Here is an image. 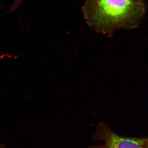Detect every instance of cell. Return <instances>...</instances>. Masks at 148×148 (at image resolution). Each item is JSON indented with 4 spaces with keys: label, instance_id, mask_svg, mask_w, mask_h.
<instances>
[{
    "label": "cell",
    "instance_id": "cell-1",
    "mask_svg": "<svg viewBox=\"0 0 148 148\" xmlns=\"http://www.w3.org/2000/svg\"><path fill=\"white\" fill-rule=\"evenodd\" d=\"M82 11L92 30L109 37L140 26L147 11L145 0H85Z\"/></svg>",
    "mask_w": 148,
    "mask_h": 148
},
{
    "label": "cell",
    "instance_id": "cell-2",
    "mask_svg": "<svg viewBox=\"0 0 148 148\" xmlns=\"http://www.w3.org/2000/svg\"><path fill=\"white\" fill-rule=\"evenodd\" d=\"M92 139L95 141H103V144L90 145L88 148H148V138L121 136L103 122L98 125Z\"/></svg>",
    "mask_w": 148,
    "mask_h": 148
},
{
    "label": "cell",
    "instance_id": "cell-3",
    "mask_svg": "<svg viewBox=\"0 0 148 148\" xmlns=\"http://www.w3.org/2000/svg\"><path fill=\"white\" fill-rule=\"evenodd\" d=\"M24 0H14L12 5L11 6V8L10 11H14L18 9Z\"/></svg>",
    "mask_w": 148,
    "mask_h": 148
},
{
    "label": "cell",
    "instance_id": "cell-4",
    "mask_svg": "<svg viewBox=\"0 0 148 148\" xmlns=\"http://www.w3.org/2000/svg\"><path fill=\"white\" fill-rule=\"evenodd\" d=\"M0 148H6L5 145L3 143H0Z\"/></svg>",
    "mask_w": 148,
    "mask_h": 148
}]
</instances>
